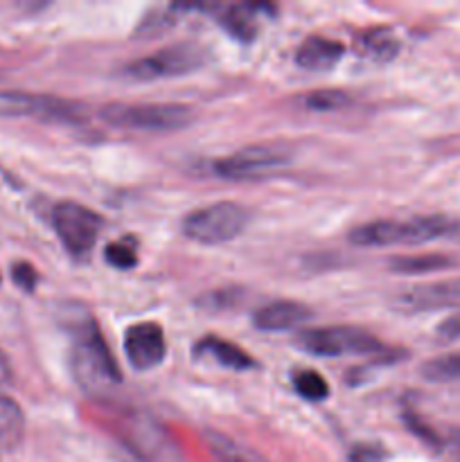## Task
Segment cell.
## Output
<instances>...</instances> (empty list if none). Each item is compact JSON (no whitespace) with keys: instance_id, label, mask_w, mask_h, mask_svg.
Listing matches in <instances>:
<instances>
[{"instance_id":"obj_24","label":"cell","mask_w":460,"mask_h":462,"mask_svg":"<svg viewBox=\"0 0 460 462\" xmlns=\"http://www.w3.org/2000/svg\"><path fill=\"white\" fill-rule=\"evenodd\" d=\"M104 257H106L108 264L113 269L129 271L138 264V253H135L133 244L131 242H111L106 248H104Z\"/></svg>"},{"instance_id":"obj_9","label":"cell","mask_w":460,"mask_h":462,"mask_svg":"<svg viewBox=\"0 0 460 462\" xmlns=\"http://www.w3.org/2000/svg\"><path fill=\"white\" fill-rule=\"evenodd\" d=\"M52 226L72 260H86L102 230V217L75 201H61L52 210Z\"/></svg>"},{"instance_id":"obj_21","label":"cell","mask_w":460,"mask_h":462,"mask_svg":"<svg viewBox=\"0 0 460 462\" xmlns=\"http://www.w3.org/2000/svg\"><path fill=\"white\" fill-rule=\"evenodd\" d=\"M293 388L298 395L309 402H323L329 397V383L316 370H298L293 374Z\"/></svg>"},{"instance_id":"obj_29","label":"cell","mask_w":460,"mask_h":462,"mask_svg":"<svg viewBox=\"0 0 460 462\" xmlns=\"http://www.w3.org/2000/svg\"><path fill=\"white\" fill-rule=\"evenodd\" d=\"M406 422H409L410 431H413L415 436L422 438L424 442H431V445H440V440H437L436 433H433L431 429H428L427 424H424L422 420H419L418 415H415V413H406Z\"/></svg>"},{"instance_id":"obj_10","label":"cell","mask_w":460,"mask_h":462,"mask_svg":"<svg viewBox=\"0 0 460 462\" xmlns=\"http://www.w3.org/2000/svg\"><path fill=\"white\" fill-rule=\"evenodd\" d=\"M289 162H291V153L287 149L253 144V147L239 149V152L216 161L212 171L225 180H260L273 176Z\"/></svg>"},{"instance_id":"obj_20","label":"cell","mask_w":460,"mask_h":462,"mask_svg":"<svg viewBox=\"0 0 460 462\" xmlns=\"http://www.w3.org/2000/svg\"><path fill=\"white\" fill-rule=\"evenodd\" d=\"M419 374L431 383L460 382V352L427 361V364L419 368Z\"/></svg>"},{"instance_id":"obj_27","label":"cell","mask_w":460,"mask_h":462,"mask_svg":"<svg viewBox=\"0 0 460 462\" xmlns=\"http://www.w3.org/2000/svg\"><path fill=\"white\" fill-rule=\"evenodd\" d=\"M171 23H174V16H171L170 12H153L152 16L144 18L143 27H138V34L152 36V34H156V32H161V30H165V27H170Z\"/></svg>"},{"instance_id":"obj_7","label":"cell","mask_w":460,"mask_h":462,"mask_svg":"<svg viewBox=\"0 0 460 462\" xmlns=\"http://www.w3.org/2000/svg\"><path fill=\"white\" fill-rule=\"evenodd\" d=\"M298 346L311 356H325V359H334V356H365V355H379L383 350L382 341L374 334L365 332L361 328H316L305 329L298 337Z\"/></svg>"},{"instance_id":"obj_15","label":"cell","mask_w":460,"mask_h":462,"mask_svg":"<svg viewBox=\"0 0 460 462\" xmlns=\"http://www.w3.org/2000/svg\"><path fill=\"white\" fill-rule=\"evenodd\" d=\"M273 12L271 5H255V3H239L230 5L221 12L219 23L228 34H233L239 41H253L257 30H260L262 14Z\"/></svg>"},{"instance_id":"obj_3","label":"cell","mask_w":460,"mask_h":462,"mask_svg":"<svg viewBox=\"0 0 460 462\" xmlns=\"http://www.w3.org/2000/svg\"><path fill=\"white\" fill-rule=\"evenodd\" d=\"M102 120L117 129L131 131H176L185 129L194 120V111L185 104H106Z\"/></svg>"},{"instance_id":"obj_11","label":"cell","mask_w":460,"mask_h":462,"mask_svg":"<svg viewBox=\"0 0 460 462\" xmlns=\"http://www.w3.org/2000/svg\"><path fill=\"white\" fill-rule=\"evenodd\" d=\"M124 355L135 370H152L167 355L165 332L158 323H135L124 334Z\"/></svg>"},{"instance_id":"obj_16","label":"cell","mask_w":460,"mask_h":462,"mask_svg":"<svg viewBox=\"0 0 460 462\" xmlns=\"http://www.w3.org/2000/svg\"><path fill=\"white\" fill-rule=\"evenodd\" d=\"M194 356H212L219 365L230 370H248L255 368V359H253L248 352H244L242 347L235 346V343L224 341L219 337H207L203 341H198V346L194 347Z\"/></svg>"},{"instance_id":"obj_18","label":"cell","mask_w":460,"mask_h":462,"mask_svg":"<svg viewBox=\"0 0 460 462\" xmlns=\"http://www.w3.org/2000/svg\"><path fill=\"white\" fill-rule=\"evenodd\" d=\"M359 48L363 52V57L373 59L377 63H386L391 59H395L397 52H400V39L388 27H374V30L365 32L361 36Z\"/></svg>"},{"instance_id":"obj_31","label":"cell","mask_w":460,"mask_h":462,"mask_svg":"<svg viewBox=\"0 0 460 462\" xmlns=\"http://www.w3.org/2000/svg\"><path fill=\"white\" fill-rule=\"evenodd\" d=\"M454 442H455V447H458V449H460V431H455V436H454Z\"/></svg>"},{"instance_id":"obj_4","label":"cell","mask_w":460,"mask_h":462,"mask_svg":"<svg viewBox=\"0 0 460 462\" xmlns=\"http://www.w3.org/2000/svg\"><path fill=\"white\" fill-rule=\"evenodd\" d=\"M246 224V208L233 201H219L189 212L183 221V233L192 242L215 246V244H225L239 237Z\"/></svg>"},{"instance_id":"obj_19","label":"cell","mask_w":460,"mask_h":462,"mask_svg":"<svg viewBox=\"0 0 460 462\" xmlns=\"http://www.w3.org/2000/svg\"><path fill=\"white\" fill-rule=\"evenodd\" d=\"M454 266V260L440 253H428V255H410V257H395L391 262V269L395 273L404 275H418V273H431V271H442Z\"/></svg>"},{"instance_id":"obj_8","label":"cell","mask_w":460,"mask_h":462,"mask_svg":"<svg viewBox=\"0 0 460 462\" xmlns=\"http://www.w3.org/2000/svg\"><path fill=\"white\" fill-rule=\"evenodd\" d=\"M0 116L34 117L43 122H68L77 125L84 120V104L75 99L57 97L43 93H23V90H3L0 93Z\"/></svg>"},{"instance_id":"obj_17","label":"cell","mask_w":460,"mask_h":462,"mask_svg":"<svg viewBox=\"0 0 460 462\" xmlns=\"http://www.w3.org/2000/svg\"><path fill=\"white\" fill-rule=\"evenodd\" d=\"M25 436V415L12 397L0 395V449L14 451Z\"/></svg>"},{"instance_id":"obj_32","label":"cell","mask_w":460,"mask_h":462,"mask_svg":"<svg viewBox=\"0 0 460 462\" xmlns=\"http://www.w3.org/2000/svg\"><path fill=\"white\" fill-rule=\"evenodd\" d=\"M454 237H458V239H460V224H458V230H455V235H454Z\"/></svg>"},{"instance_id":"obj_28","label":"cell","mask_w":460,"mask_h":462,"mask_svg":"<svg viewBox=\"0 0 460 462\" xmlns=\"http://www.w3.org/2000/svg\"><path fill=\"white\" fill-rule=\"evenodd\" d=\"M386 454H383L382 447L377 445H359L352 449L350 462H383Z\"/></svg>"},{"instance_id":"obj_2","label":"cell","mask_w":460,"mask_h":462,"mask_svg":"<svg viewBox=\"0 0 460 462\" xmlns=\"http://www.w3.org/2000/svg\"><path fill=\"white\" fill-rule=\"evenodd\" d=\"M458 230V221L442 215L415 217L409 221L379 219L370 224L356 226L350 233V242L361 248H383V246H415L433 239L449 237Z\"/></svg>"},{"instance_id":"obj_23","label":"cell","mask_w":460,"mask_h":462,"mask_svg":"<svg viewBox=\"0 0 460 462\" xmlns=\"http://www.w3.org/2000/svg\"><path fill=\"white\" fill-rule=\"evenodd\" d=\"M300 102L307 111L327 113V111H338V108L345 106V104L350 102V95H345L343 90L327 88V90H316V93L305 95Z\"/></svg>"},{"instance_id":"obj_13","label":"cell","mask_w":460,"mask_h":462,"mask_svg":"<svg viewBox=\"0 0 460 462\" xmlns=\"http://www.w3.org/2000/svg\"><path fill=\"white\" fill-rule=\"evenodd\" d=\"M311 319H314V314L302 302L275 300L262 307L255 314V319H253V323L262 332H287V329L298 328V325H305Z\"/></svg>"},{"instance_id":"obj_5","label":"cell","mask_w":460,"mask_h":462,"mask_svg":"<svg viewBox=\"0 0 460 462\" xmlns=\"http://www.w3.org/2000/svg\"><path fill=\"white\" fill-rule=\"evenodd\" d=\"M117 436L140 462H183L179 445L149 415L126 413L117 424Z\"/></svg>"},{"instance_id":"obj_1","label":"cell","mask_w":460,"mask_h":462,"mask_svg":"<svg viewBox=\"0 0 460 462\" xmlns=\"http://www.w3.org/2000/svg\"><path fill=\"white\" fill-rule=\"evenodd\" d=\"M72 325L75 328H72L70 370L77 383L90 395H104L120 386L122 373L97 323L93 319H84Z\"/></svg>"},{"instance_id":"obj_26","label":"cell","mask_w":460,"mask_h":462,"mask_svg":"<svg viewBox=\"0 0 460 462\" xmlns=\"http://www.w3.org/2000/svg\"><path fill=\"white\" fill-rule=\"evenodd\" d=\"M436 337L437 341L442 343L460 341V311H455V314H451L449 319H445L440 325H437Z\"/></svg>"},{"instance_id":"obj_25","label":"cell","mask_w":460,"mask_h":462,"mask_svg":"<svg viewBox=\"0 0 460 462\" xmlns=\"http://www.w3.org/2000/svg\"><path fill=\"white\" fill-rule=\"evenodd\" d=\"M12 278H14V282H16L18 287L27 293L34 291L36 282H39V273H36L34 266L27 264V262H16V264L12 266Z\"/></svg>"},{"instance_id":"obj_14","label":"cell","mask_w":460,"mask_h":462,"mask_svg":"<svg viewBox=\"0 0 460 462\" xmlns=\"http://www.w3.org/2000/svg\"><path fill=\"white\" fill-rule=\"evenodd\" d=\"M343 52H345V48H343V43H338V41L327 39V36H309V39L298 48L296 63L302 70L323 72L336 66L343 59Z\"/></svg>"},{"instance_id":"obj_6","label":"cell","mask_w":460,"mask_h":462,"mask_svg":"<svg viewBox=\"0 0 460 462\" xmlns=\"http://www.w3.org/2000/svg\"><path fill=\"white\" fill-rule=\"evenodd\" d=\"M206 63V52L194 43H174L149 57L122 66L120 75L131 81H156L170 77H183L198 70Z\"/></svg>"},{"instance_id":"obj_30","label":"cell","mask_w":460,"mask_h":462,"mask_svg":"<svg viewBox=\"0 0 460 462\" xmlns=\"http://www.w3.org/2000/svg\"><path fill=\"white\" fill-rule=\"evenodd\" d=\"M9 382H12V368H9L7 356H5L3 350H0V388L7 386Z\"/></svg>"},{"instance_id":"obj_12","label":"cell","mask_w":460,"mask_h":462,"mask_svg":"<svg viewBox=\"0 0 460 462\" xmlns=\"http://www.w3.org/2000/svg\"><path fill=\"white\" fill-rule=\"evenodd\" d=\"M395 305L397 310L410 311V314L460 307V278L422 284V287H413L410 291L401 293V296L395 300Z\"/></svg>"},{"instance_id":"obj_22","label":"cell","mask_w":460,"mask_h":462,"mask_svg":"<svg viewBox=\"0 0 460 462\" xmlns=\"http://www.w3.org/2000/svg\"><path fill=\"white\" fill-rule=\"evenodd\" d=\"M207 445H210V451L215 454L216 462H260L251 451L237 447L221 433H207Z\"/></svg>"}]
</instances>
